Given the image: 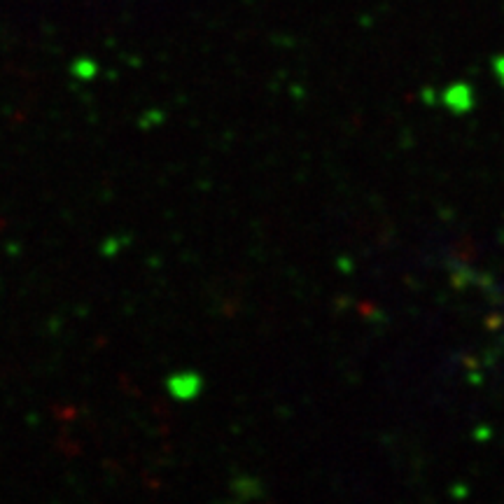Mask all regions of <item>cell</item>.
I'll return each instance as SVG.
<instances>
[{
	"label": "cell",
	"instance_id": "1",
	"mask_svg": "<svg viewBox=\"0 0 504 504\" xmlns=\"http://www.w3.org/2000/svg\"><path fill=\"white\" fill-rule=\"evenodd\" d=\"M167 387L171 397H175V400L180 402H190L201 393L203 381L201 376L194 374V371H180V374H173L171 378H168Z\"/></svg>",
	"mask_w": 504,
	"mask_h": 504
}]
</instances>
